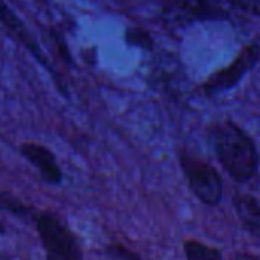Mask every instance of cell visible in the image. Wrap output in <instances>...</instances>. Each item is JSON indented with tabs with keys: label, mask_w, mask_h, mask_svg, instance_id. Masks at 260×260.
Returning <instances> with one entry per match:
<instances>
[{
	"label": "cell",
	"mask_w": 260,
	"mask_h": 260,
	"mask_svg": "<svg viewBox=\"0 0 260 260\" xmlns=\"http://www.w3.org/2000/svg\"><path fill=\"white\" fill-rule=\"evenodd\" d=\"M161 14L163 18L174 26L222 20L227 17L224 6L218 0H169Z\"/></svg>",
	"instance_id": "obj_4"
},
{
	"label": "cell",
	"mask_w": 260,
	"mask_h": 260,
	"mask_svg": "<svg viewBox=\"0 0 260 260\" xmlns=\"http://www.w3.org/2000/svg\"><path fill=\"white\" fill-rule=\"evenodd\" d=\"M259 59V44L253 43L247 46L239 56L225 69L219 70L204 84V91L209 94H216L233 88L256 64Z\"/></svg>",
	"instance_id": "obj_5"
},
{
	"label": "cell",
	"mask_w": 260,
	"mask_h": 260,
	"mask_svg": "<svg viewBox=\"0 0 260 260\" xmlns=\"http://www.w3.org/2000/svg\"><path fill=\"white\" fill-rule=\"evenodd\" d=\"M235 209L238 212L239 221L247 232L254 238L260 235V207L259 201L251 195H239L235 198Z\"/></svg>",
	"instance_id": "obj_8"
},
{
	"label": "cell",
	"mask_w": 260,
	"mask_h": 260,
	"mask_svg": "<svg viewBox=\"0 0 260 260\" xmlns=\"http://www.w3.org/2000/svg\"><path fill=\"white\" fill-rule=\"evenodd\" d=\"M181 168L186 174L190 190L200 201L207 206L219 204L222 198V180L213 166L189 154H183Z\"/></svg>",
	"instance_id": "obj_3"
},
{
	"label": "cell",
	"mask_w": 260,
	"mask_h": 260,
	"mask_svg": "<svg viewBox=\"0 0 260 260\" xmlns=\"http://www.w3.org/2000/svg\"><path fill=\"white\" fill-rule=\"evenodd\" d=\"M0 21H2V24L8 29V32H9L12 37H15L27 50H30V53H32L40 62H43V64L46 66V58L43 56L41 49L38 47L37 41L32 38V35H30V32L26 29L24 23L14 14V11H12L3 0H0Z\"/></svg>",
	"instance_id": "obj_7"
},
{
	"label": "cell",
	"mask_w": 260,
	"mask_h": 260,
	"mask_svg": "<svg viewBox=\"0 0 260 260\" xmlns=\"http://www.w3.org/2000/svg\"><path fill=\"white\" fill-rule=\"evenodd\" d=\"M126 40L131 44L140 46V47H152V40L149 38L148 34H145L140 29H133L126 32Z\"/></svg>",
	"instance_id": "obj_10"
},
{
	"label": "cell",
	"mask_w": 260,
	"mask_h": 260,
	"mask_svg": "<svg viewBox=\"0 0 260 260\" xmlns=\"http://www.w3.org/2000/svg\"><path fill=\"white\" fill-rule=\"evenodd\" d=\"M233 6L238 9H242L244 12L259 15L260 11V0H229Z\"/></svg>",
	"instance_id": "obj_11"
},
{
	"label": "cell",
	"mask_w": 260,
	"mask_h": 260,
	"mask_svg": "<svg viewBox=\"0 0 260 260\" xmlns=\"http://www.w3.org/2000/svg\"><path fill=\"white\" fill-rule=\"evenodd\" d=\"M21 155L30 161L40 172L41 178L46 183L50 184H58L62 180V172L59 169V166L56 165L55 155L43 145H37V143H24L20 148Z\"/></svg>",
	"instance_id": "obj_6"
},
{
	"label": "cell",
	"mask_w": 260,
	"mask_h": 260,
	"mask_svg": "<svg viewBox=\"0 0 260 260\" xmlns=\"http://www.w3.org/2000/svg\"><path fill=\"white\" fill-rule=\"evenodd\" d=\"M37 232L47 260H82L76 236L56 216L43 213L37 218Z\"/></svg>",
	"instance_id": "obj_2"
},
{
	"label": "cell",
	"mask_w": 260,
	"mask_h": 260,
	"mask_svg": "<svg viewBox=\"0 0 260 260\" xmlns=\"http://www.w3.org/2000/svg\"><path fill=\"white\" fill-rule=\"evenodd\" d=\"M210 140L216 158L227 174L239 181L247 183L256 177L259 168L257 149L253 139L233 122H221L212 128Z\"/></svg>",
	"instance_id": "obj_1"
},
{
	"label": "cell",
	"mask_w": 260,
	"mask_h": 260,
	"mask_svg": "<svg viewBox=\"0 0 260 260\" xmlns=\"http://www.w3.org/2000/svg\"><path fill=\"white\" fill-rule=\"evenodd\" d=\"M236 260H259L256 256L253 254H238L236 256Z\"/></svg>",
	"instance_id": "obj_13"
},
{
	"label": "cell",
	"mask_w": 260,
	"mask_h": 260,
	"mask_svg": "<svg viewBox=\"0 0 260 260\" xmlns=\"http://www.w3.org/2000/svg\"><path fill=\"white\" fill-rule=\"evenodd\" d=\"M0 260H2V259H0Z\"/></svg>",
	"instance_id": "obj_14"
},
{
	"label": "cell",
	"mask_w": 260,
	"mask_h": 260,
	"mask_svg": "<svg viewBox=\"0 0 260 260\" xmlns=\"http://www.w3.org/2000/svg\"><path fill=\"white\" fill-rule=\"evenodd\" d=\"M110 253L113 254V256H116V257H120L122 260H139L137 256H134L133 253H129L128 250H125V248H122V247H111L110 248Z\"/></svg>",
	"instance_id": "obj_12"
},
{
	"label": "cell",
	"mask_w": 260,
	"mask_h": 260,
	"mask_svg": "<svg viewBox=\"0 0 260 260\" xmlns=\"http://www.w3.org/2000/svg\"><path fill=\"white\" fill-rule=\"evenodd\" d=\"M184 254L187 260H222V254L219 250L207 247L197 241L184 242Z\"/></svg>",
	"instance_id": "obj_9"
}]
</instances>
